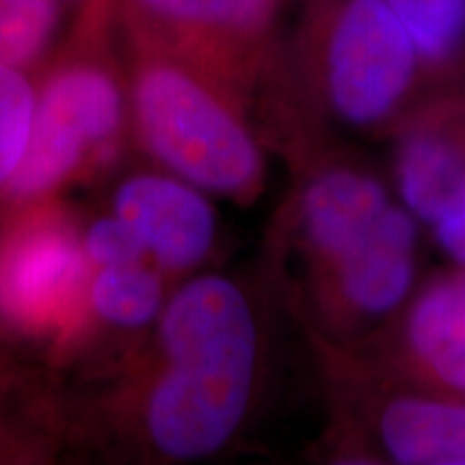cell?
I'll use <instances>...</instances> for the list:
<instances>
[{
    "label": "cell",
    "instance_id": "obj_1",
    "mask_svg": "<svg viewBox=\"0 0 465 465\" xmlns=\"http://www.w3.org/2000/svg\"><path fill=\"white\" fill-rule=\"evenodd\" d=\"M164 373L149 394L144 422L155 449L173 459L218 452L246 416L257 375L259 332L235 282L199 276L160 317Z\"/></svg>",
    "mask_w": 465,
    "mask_h": 465
},
{
    "label": "cell",
    "instance_id": "obj_2",
    "mask_svg": "<svg viewBox=\"0 0 465 465\" xmlns=\"http://www.w3.org/2000/svg\"><path fill=\"white\" fill-rule=\"evenodd\" d=\"M134 39V106L151 153L203 192L246 196L257 190L263 174L259 144L209 74L136 35Z\"/></svg>",
    "mask_w": 465,
    "mask_h": 465
},
{
    "label": "cell",
    "instance_id": "obj_3",
    "mask_svg": "<svg viewBox=\"0 0 465 465\" xmlns=\"http://www.w3.org/2000/svg\"><path fill=\"white\" fill-rule=\"evenodd\" d=\"M319 54L325 100L353 127L388 119L411 91L422 63L410 31L381 0H336Z\"/></svg>",
    "mask_w": 465,
    "mask_h": 465
},
{
    "label": "cell",
    "instance_id": "obj_4",
    "mask_svg": "<svg viewBox=\"0 0 465 465\" xmlns=\"http://www.w3.org/2000/svg\"><path fill=\"white\" fill-rule=\"evenodd\" d=\"M136 37L205 74L232 69L270 31L276 0H124Z\"/></svg>",
    "mask_w": 465,
    "mask_h": 465
},
{
    "label": "cell",
    "instance_id": "obj_5",
    "mask_svg": "<svg viewBox=\"0 0 465 465\" xmlns=\"http://www.w3.org/2000/svg\"><path fill=\"white\" fill-rule=\"evenodd\" d=\"M83 243L61 224L15 232L0 252V312L22 328L65 323L86 287Z\"/></svg>",
    "mask_w": 465,
    "mask_h": 465
},
{
    "label": "cell",
    "instance_id": "obj_6",
    "mask_svg": "<svg viewBox=\"0 0 465 465\" xmlns=\"http://www.w3.org/2000/svg\"><path fill=\"white\" fill-rule=\"evenodd\" d=\"M114 213L141 237L164 270L199 265L216 237V213L201 188L179 177L138 174L114 196Z\"/></svg>",
    "mask_w": 465,
    "mask_h": 465
},
{
    "label": "cell",
    "instance_id": "obj_7",
    "mask_svg": "<svg viewBox=\"0 0 465 465\" xmlns=\"http://www.w3.org/2000/svg\"><path fill=\"white\" fill-rule=\"evenodd\" d=\"M418 220L403 205L383 212L377 224L330 267L341 300L362 317L399 308L416 278Z\"/></svg>",
    "mask_w": 465,
    "mask_h": 465
},
{
    "label": "cell",
    "instance_id": "obj_8",
    "mask_svg": "<svg viewBox=\"0 0 465 465\" xmlns=\"http://www.w3.org/2000/svg\"><path fill=\"white\" fill-rule=\"evenodd\" d=\"M35 114L84 143L104 144L114 136L124 114L119 80L102 56L75 50L52 69L37 93Z\"/></svg>",
    "mask_w": 465,
    "mask_h": 465
},
{
    "label": "cell",
    "instance_id": "obj_9",
    "mask_svg": "<svg viewBox=\"0 0 465 465\" xmlns=\"http://www.w3.org/2000/svg\"><path fill=\"white\" fill-rule=\"evenodd\" d=\"M391 199L375 177L356 168H330L302 196V226L328 270L377 224Z\"/></svg>",
    "mask_w": 465,
    "mask_h": 465
},
{
    "label": "cell",
    "instance_id": "obj_10",
    "mask_svg": "<svg viewBox=\"0 0 465 465\" xmlns=\"http://www.w3.org/2000/svg\"><path fill=\"white\" fill-rule=\"evenodd\" d=\"M380 441L401 465H465V401L416 394L388 401Z\"/></svg>",
    "mask_w": 465,
    "mask_h": 465
},
{
    "label": "cell",
    "instance_id": "obj_11",
    "mask_svg": "<svg viewBox=\"0 0 465 465\" xmlns=\"http://www.w3.org/2000/svg\"><path fill=\"white\" fill-rule=\"evenodd\" d=\"M405 339L429 377L465 397V289L444 278L429 284L410 308Z\"/></svg>",
    "mask_w": 465,
    "mask_h": 465
},
{
    "label": "cell",
    "instance_id": "obj_12",
    "mask_svg": "<svg viewBox=\"0 0 465 465\" xmlns=\"http://www.w3.org/2000/svg\"><path fill=\"white\" fill-rule=\"evenodd\" d=\"M401 205L429 224L465 182V151L438 130H416L397 151Z\"/></svg>",
    "mask_w": 465,
    "mask_h": 465
},
{
    "label": "cell",
    "instance_id": "obj_13",
    "mask_svg": "<svg viewBox=\"0 0 465 465\" xmlns=\"http://www.w3.org/2000/svg\"><path fill=\"white\" fill-rule=\"evenodd\" d=\"M91 304L104 322L141 328L160 312L162 281L143 261L100 267L89 287Z\"/></svg>",
    "mask_w": 465,
    "mask_h": 465
},
{
    "label": "cell",
    "instance_id": "obj_14",
    "mask_svg": "<svg viewBox=\"0 0 465 465\" xmlns=\"http://www.w3.org/2000/svg\"><path fill=\"white\" fill-rule=\"evenodd\" d=\"M410 31L422 63L449 65L465 50V0H381Z\"/></svg>",
    "mask_w": 465,
    "mask_h": 465
},
{
    "label": "cell",
    "instance_id": "obj_15",
    "mask_svg": "<svg viewBox=\"0 0 465 465\" xmlns=\"http://www.w3.org/2000/svg\"><path fill=\"white\" fill-rule=\"evenodd\" d=\"M56 0H0V63L25 69L54 37Z\"/></svg>",
    "mask_w": 465,
    "mask_h": 465
},
{
    "label": "cell",
    "instance_id": "obj_16",
    "mask_svg": "<svg viewBox=\"0 0 465 465\" xmlns=\"http://www.w3.org/2000/svg\"><path fill=\"white\" fill-rule=\"evenodd\" d=\"M37 93L25 69L0 63V183L15 173L31 136Z\"/></svg>",
    "mask_w": 465,
    "mask_h": 465
},
{
    "label": "cell",
    "instance_id": "obj_17",
    "mask_svg": "<svg viewBox=\"0 0 465 465\" xmlns=\"http://www.w3.org/2000/svg\"><path fill=\"white\" fill-rule=\"evenodd\" d=\"M83 248L89 263L97 267L136 263V261H143L144 254H147L138 232L124 218L116 216V213L114 218L97 220L86 231Z\"/></svg>",
    "mask_w": 465,
    "mask_h": 465
},
{
    "label": "cell",
    "instance_id": "obj_18",
    "mask_svg": "<svg viewBox=\"0 0 465 465\" xmlns=\"http://www.w3.org/2000/svg\"><path fill=\"white\" fill-rule=\"evenodd\" d=\"M427 226L433 231L441 252L465 270V182Z\"/></svg>",
    "mask_w": 465,
    "mask_h": 465
},
{
    "label": "cell",
    "instance_id": "obj_19",
    "mask_svg": "<svg viewBox=\"0 0 465 465\" xmlns=\"http://www.w3.org/2000/svg\"><path fill=\"white\" fill-rule=\"evenodd\" d=\"M463 289H465V278H463Z\"/></svg>",
    "mask_w": 465,
    "mask_h": 465
}]
</instances>
